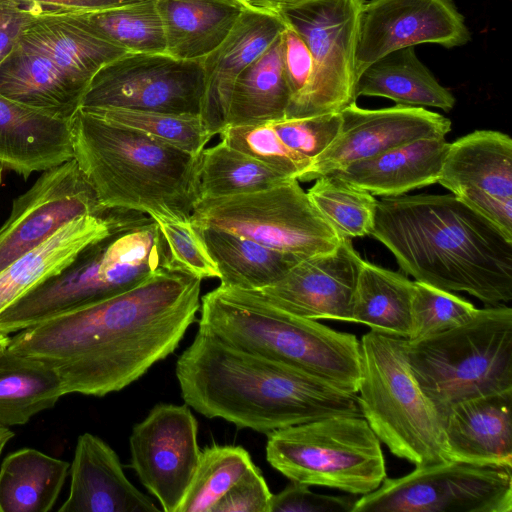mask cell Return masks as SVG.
Returning a JSON list of instances; mask_svg holds the SVG:
<instances>
[{
  "instance_id": "cell-44",
  "label": "cell",
  "mask_w": 512,
  "mask_h": 512,
  "mask_svg": "<svg viewBox=\"0 0 512 512\" xmlns=\"http://www.w3.org/2000/svg\"><path fill=\"white\" fill-rule=\"evenodd\" d=\"M306 484L291 481L282 491L272 494L269 512H352L357 497L322 495Z\"/></svg>"
},
{
  "instance_id": "cell-32",
  "label": "cell",
  "mask_w": 512,
  "mask_h": 512,
  "mask_svg": "<svg viewBox=\"0 0 512 512\" xmlns=\"http://www.w3.org/2000/svg\"><path fill=\"white\" fill-rule=\"evenodd\" d=\"M70 463L34 448L5 457L0 468V512H48L69 474Z\"/></svg>"
},
{
  "instance_id": "cell-12",
  "label": "cell",
  "mask_w": 512,
  "mask_h": 512,
  "mask_svg": "<svg viewBox=\"0 0 512 512\" xmlns=\"http://www.w3.org/2000/svg\"><path fill=\"white\" fill-rule=\"evenodd\" d=\"M512 467L455 460L385 478L352 512H511Z\"/></svg>"
},
{
  "instance_id": "cell-16",
  "label": "cell",
  "mask_w": 512,
  "mask_h": 512,
  "mask_svg": "<svg viewBox=\"0 0 512 512\" xmlns=\"http://www.w3.org/2000/svg\"><path fill=\"white\" fill-rule=\"evenodd\" d=\"M512 240V139L476 130L449 143L438 182Z\"/></svg>"
},
{
  "instance_id": "cell-45",
  "label": "cell",
  "mask_w": 512,
  "mask_h": 512,
  "mask_svg": "<svg viewBox=\"0 0 512 512\" xmlns=\"http://www.w3.org/2000/svg\"><path fill=\"white\" fill-rule=\"evenodd\" d=\"M271 496L261 470L254 464L222 496L211 512H269Z\"/></svg>"
},
{
  "instance_id": "cell-4",
  "label": "cell",
  "mask_w": 512,
  "mask_h": 512,
  "mask_svg": "<svg viewBox=\"0 0 512 512\" xmlns=\"http://www.w3.org/2000/svg\"><path fill=\"white\" fill-rule=\"evenodd\" d=\"M74 159L104 209L188 221L198 200L195 156L81 109L72 118Z\"/></svg>"
},
{
  "instance_id": "cell-35",
  "label": "cell",
  "mask_w": 512,
  "mask_h": 512,
  "mask_svg": "<svg viewBox=\"0 0 512 512\" xmlns=\"http://www.w3.org/2000/svg\"><path fill=\"white\" fill-rule=\"evenodd\" d=\"M291 179L220 141L199 155L198 200L254 193Z\"/></svg>"
},
{
  "instance_id": "cell-18",
  "label": "cell",
  "mask_w": 512,
  "mask_h": 512,
  "mask_svg": "<svg viewBox=\"0 0 512 512\" xmlns=\"http://www.w3.org/2000/svg\"><path fill=\"white\" fill-rule=\"evenodd\" d=\"M335 140L297 178L308 182L397 146L424 138H445L451 121L422 107L396 104L364 109L356 102L341 112Z\"/></svg>"
},
{
  "instance_id": "cell-23",
  "label": "cell",
  "mask_w": 512,
  "mask_h": 512,
  "mask_svg": "<svg viewBox=\"0 0 512 512\" xmlns=\"http://www.w3.org/2000/svg\"><path fill=\"white\" fill-rule=\"evenodd\" d=\"M74 159L72 119L53 116L0 93V167L27 180Z\"/></svg>"
},
{
  "instance_id": "cell-28",
  "label": "cell",
  "mask_w": 512,
  "mask_h": 512,
  "mask_svg": "<svg viewBox=\"0 0 512 512\" xmlns=\"http://www.w3.org/2000/svg\"><path fill=\"white\" fill-rule=\"evenodd\" d=\"M166 54L180 60L205 57L227 37L245 7L239 0H155Z\"/></svg>"
},
{
  "instance_id": "cell-47",
  "label": "cell",
  "mask_w": 512,
  "mask_h": 512,
  "mask_svg": "<svg viewBox=\"0 0 512 512\" xmlns=\"http://www.w3.org/2000/svg\"><path fill=\"white\" fill-rule=\"evenodd\" d=\"M41 11L8 0H0V63L11 53L23 32Z\"/></svg>"
},
{
  "instance_id": "cell-49",
  "label": "cell",
  "mask_w": 512,
  "mask_h": 512,
  "mask_svg": "<svg viewBox=\"0 0 512 512\" xmlns=\"http://www.w3.org/2000/svg\"><path fill=\"white\" fill-rule=\"evenodd\" d=\"M307 0H244L248 7L276 12L279 9Z\"/></svg>"
},
{
  "instance_id": "cell-9",
  "label": "cell",
  "mask_w": 512,
  "mask_h": 512,
  "mask_svg": "<svg viewBox=\"0 0 512 512\" xmlns=\"http://www.w3.org/2000/svg\"><path fill=\"white\" fill-rule=\"evenodd\" d=\"M266 459L291 481L365 495L387 477L381 441L362 416L334 415L267 433Z\"/></svg>"
},
{
  "instance_id": "cell-24",
  "label": "cell",
  "mask_w": 512,
  "mask_h": 512,
  "mask_svg": "<svg viewBox=\"0 0 512 512\" xmlns=\"http://www.w3.org/2000/svg\"><path fill=\"white\" fill-rule=\"evenodd\" d=\"M512 390L463 400L442 416L447 460L512 467Z\"/></svg>"
},
{
  "instance_id": "cell-42",
  "label": "cell",
  "mask_w": 512,
  "mask_h": 512,
  "mask_svg": "<svg viewBox=\"0 0 512 512\" xmlns=\"http://www.w3.org/2000/svg\"><path fill=\"white\" fill-rule=\"evenodd\" d=\"M167 246L170 268L201 280L220 276L216 263L191 221H157Z\"/></svg>"
},
{
  "instance_id": "cell-36",
  "label": "cell",
  "mask_w": 512,
  "mask_h": 512,
  "mask_svg": "<svg viewBox=\"0 0 512 512\" xmlns=\"http://www.w3.org/2000/svg\"><path fill=\"white\" fill-rule=\"evenodd\" d=\"M78 14L95 35L128 53L166 54L164 29L155 0Z\"/></svg>"
},
{
  "instance_id": "cell-13",
  "label": "cell",
  "mask_w": 512,
  "mask_h": 512,
  "mask_svg": "<svg viewBox=\"0 0 512 512\" xmlns=\"http://www.w3.org/2000/svg\"><path fill=\"white\" fill-rule=\"evenodd\" d=\"M202 61L203 58L180 60L160 53H126L94 75L80 109L123 108L200 115Z\"/></svg>"
},
{
  "instance_id": "cell-7",
  "label": "cell",
  "mask_w": 512,
  "mask_h": 512,
  "mask_svg": "<svg viewBox=\"0 0 512 512\" xmlns=\"http://www.w3.org/2000/svg\"><path fill=\"white\" fill-rule=\"evenodd\" d=\"M404 348L419 386L441 418L453 404L512 390V309H478L468 322Z\"/></svg>"
},
{
  "instance_id": "cell-34",
  "label": "cell",
  "mask_w": 512,
  "mask_h": 512,
  "mask_svg": "<svg viewBox=\"0 0 512 512\" xmlns=\"http://www.w3.org/2000/svg\"><path fill=\"white\" fill-rule=\"evenodd\" d=\"M413 281L404 275L362 261L352 302V322L407 339L411 327Z\"/></svg>"
},
{
  "instance_id": "cell-52",
  "label": "cell",
  "mask_w": 512,
  "mask_h": 512,
  "mask_svg": "<svg viewBox=\"0 0 512 512\" xmlns=\"http://www.w3.org/2000/svg\"><path fill=\"white\" fill-rule=\"evenodd\" d=\"M239 1H241V2L245 3V2H244V0H239Z\"/></svg>"
},
{
  "instance_id": "cell-40",
  "label": "cell",
  "mask_w": 512,
  "mask_h": 512,
  "mask_svg": "<svg viewBox=\"0 0 512 512\" xmlns=\"http://www.w3.org/2000/svg\"><path fill=\"white\" fill-rule=\"evenodd\" d=\"M477 310L462 297L415 280L407 340H419L458 327L472 319Z\"/></svg>"
},
{
  "instance_id": "cell-5",
  "label": "cell",
  "mask_w": 512,
  "mask_h": 512,
  "mask_svg": "<svg viewBox=\"0 0 512 512\" xmlns=\"http://www.w3.org/2000/svg\"><path fill=\"white\" fill-rule=\"evenodd\" d=\"M226 343L287 364L357 393L360 341L282 310L255 290L219 285L200 299L199 326Z\"/></svg>"
},
{
  "instance_id": "cell-11",
  "label": "cell",
  "mask_w": 512,
  "mask_h": 512,
  "mask_svg": "<svg viewBox=\"0 0 512 512\" xmlns=\"http://www.w3.org/2000/svg\"><path fill=\"white\" fill-rule=\"evenodd\" d=\"M366 0H307L276 13L307 45L310 83L284 119L340 113L356 102V49Z\"/></svg>"
},
{
  "instance_id": "cell-2",
  "label": "cell",
  "mask_w": 512,
  "mask_h": 512,
  "mask_svg": "<svg viewBox=\"0 0 512 512\" xmlns=\"http://www.w3.org/2000/svg\"><path fill=\"white\" fill-rule=\"evenodd\" d=\"M370 236L416 281L488 306L512 300V240L452 194L376 199Z\"/></svg>"
},
{
  "instance_id": "cell-21",
  "label": "cell",
  "mask_w": 512,
  "mask_h": 512,
  "mask_svg": "<svg viewBox=\"0 0 512 512\" xmlns=\"http://www.w3.org/2000/svg\"><path fill=\"white\" fill-rule=\"evenodd\" d=\"M276 13L245 7L227 37L203 57L201 118L215 136L226 127L231 93L240 73L286 29Z\"/></svg>"
},
{
  "instance_id": "cell-43",
  "label": "cell",
  "mask_w": 512,
  "mask_h": 512,
  "mask_svg": "<svg viewBox=\"0 0 512 512\" xmlns=\"http://www.w3.org/2000/svg\"><path fill=\"white\" fill-rule=\"evenodd\" d=\"M281 140L294 152L311 162L337 137L341 127L340 113L271 122Z\"/></svg>"
},
{
  "instance_id": "cell-41",
  "label": "cell",
  "mask_w": 512,
  "mask_h": 512,
  "mask_svg": "<svg viewBox=\"0 0 512 512\" xmlns=\"http://www.w3.org/2000/svg\"><path fill=\"white\" fill-rule=\"evenodd\" d=\"M219 135L228 146L292 178L297 179L311 163L281 140L271 122L226 126Z\"/></svg>"
},
{
  "instance_id": "cell-3",
  "label": "cell",
  "mask_w": 512,
  "mask_h": 512,
  "mask_svg": "<svg viewBox=\"0 0 512 512\" xmlns=\"http://www.w3.org/2000/svg\"><path fill=\"white\" fill-rule=\"evenodd\" d=\"M176 377L189 407L261 433L334 415L362 416L357 393L232 346L201 327L179 356Z\"/></svg>"
},
{
  "instance_id": "cell-50",
  "label": "cell",
  "mask_w": 512,
  "mask_h": 512,
  "mask_svg": "<svg viewBox=\"0 0 512 512\" xmlns=\"http://www.w3.org/2000/svg\"><path fill=\"white\" fill-rule=\"evenodd\" d=\"M14 437V432L7 426L0 424V455L6 444Z\"/></svg>"
},
{
  "instance_id": "cell-29",
  "label": "cell",
  "mask_w": 512,
  "mask_h": 512,
  "mask_svg": "<svg viewBox=\"0 0 512 512\" xmlns=\"http://www.w3.org/2000/svg\"><path fill=\"white\" fill-rule=\"evenodd\" d=\"M355 94L384 97L396 104L435 107L446 112L455 97L418 58L415 47L392 51L368 65L357 77Z\"/></svg>"
},
{
  "instance_id": "cell-27",
  "label": "cell",
  "mask_w": 512,
  "mask_h": 512,
  "mask_svg": "<svg viewBox=\"0 0 512 512\" xmlns=\"http://www.w3.org/2000/svg\"><path fill=\"white\" fill-rule=\"evenodd\" d=\"M21 38L44 52L84 92L103 66L128 53L95 35L78 13H45Z\"/></svg>"
},
{
  "instance_id": "cell-37",
  "label": "cell",
  "mask_w": 512,
  "mask_h": 512,
  "mask_svg": "<svg viewBox=\"0 0 512 512\" xmlns=\"http://www.w3.org/2000/svg\"><path fill=\"white\" fill-rule=\"evenodd\" d=\"M254 465L236 445H211L200 458L178 512H211L222 496Z\"/></svg>"
},
{
  "instance_id": "cell-51",
  "label": "cell",
  "mask_w": 512,
  "mask_h": 512,
  "mask_svg": "<svg viewBox=\"0 0 512 512\" xmlns=\"http://www.w3.org/2000/svg\"><path fill=\"white\" fill-rule=\"evenodd\" d=\"M10 336L0 332V351L7 347Z\"/></svg>"
},
{
  "instance_id": "cell-14",
  "label": "cell",
  "mask_w": 512,
  "mask_h": 512,
  "mask_svg": "<svg viewBox=\"0 0 512 512\" xmlns=\"http://www.w3.org/2000/svg\"><path fill=\"white\" fill-rule=\"evenodd\" d=\"M198 423L187 404L155 405L129 438L131 467L164 512H178L201 449Z\"/></svg>"
},
{
  "instance_id": "cell-22",
  "label": "cell",
  "mask_w": 512,
  "mask_h": 512,
  "mask_svg": "<svg viewBox=\"0 0 512 512\" xmlns=\"http://www.w3.org/2000/svg\"><path fill=\"white\" fill-rule=\"evenodd\" d=\"M69 473V493L59 512L160 510L128 480L117 453L92 433L78 437Z\"/></svg>"
},
{
  "instance_id": "cell-46",
  "label": "cell",
  "mask_w": 512,
  "mask_h": 512,
  "mask_svg": "<svg viewBox=\"0 0 512 512\" xmlns=\"http://www.w3.org/2000/svg\"><path fill=\"white\" fill-rule=\"evenodd\" d=\"M282 43L284 69L291 92L288 111L300 100L310 83L313 59L302 38L288 26L282 32Z\"/></svg>"
},
{
  "instance_id": "cell-48",
  "label": "cell",
  "mask_w": 512,
  "mask_h": 512,
  "mask_svg": "<svg viewBox=\"0 0 512 512\" xmlns=\"http://www.w3.org/2000/svg\"><path fill=\"white\" fill-rule=\"evenodd\" d=\"M42 13H82L131 4L139 0H8Z\"/></svg>"
},
{
  "instance_id": "cell-19",
  "label": "cell",
  "mask_w": 512,
  "mask_h": 512,
  "mask_svg": "<svg viewBox=\"0 0 512 512\" xmlns=\"http://www.w3.org/2000/svg\"><path fill=\"white\" fill-rule=\"evenodd\" d=\"M363 259L351 239L301 259L279 281L255 290L270 304L307 319L352 322L351 302Z\"/></svg>"
},
{
  "instance_id": "cell-38",
  "label": "cell",
  "mask_w": 512,
  "mask_h": 512,
  "mask_svg": "<svg viewBox=\"0 0 512 512\" xmlns=\"http://www.w3.org/2000/svg\"><path fill=\"white\" fill-rule=\"evenodd\" d=\"M307 195L341 237L352 239L370 235L376 198L367 190L324 175L315 179Z\"/></svg>"
},
{
  "instance_id": "cell-31",
  "label": "cell",
  "mask_w": 512,
  "mask_h": 512,
  "mask_svg": "<svg viewBox=\"0 0 512 512\" xmlns=\"http://www.w3.org/2000/svg\"><path fill=\"white\" fill-rule=\"evenodd\" d=\"M195 228L217 265L221 286L259 290L282 279L303 259L224 230Z\"/></svg>"
},
{
  "instance_id": "cell-39",
  "label": "cell",
  "mask_w": 512,
  "mask_h": 512,
  "mask_svg": "<svg viewBox=\"0 0 512 512\" xmlns=\"http://www.w3.org/2000/svg\"><path fill=\"white\" fill-rule=\"evenodd\" d=\"M83 111L111 123L142 132L195 156L200 155L206 144L214 137L200 115L123 108H99Z\"/></svg>"
},
{
  "instance_id": "cell-15",
  "label": "cell",
  "mask_w": 512,
  "mask_h": 512,
  "mask_svg": "<svg viewBox=\"0 0 512 512\" xmlns=\"http://www.w3.org/2000/svg\"><path fill=\"white\" fill-rule=\"evenodd\" d=\"M102 208L75 159L42 172L0 227V272L72 219Z\"/></svg>"
},
{
  "instance_id": "cell-10",
  "label": "cell",
  "mask_w": 512,
  "mask_h": 512,
  "mask_svg": "<svg viewBox=\"0 0 512 512\" xmlns=\"http://www.w3.org/2000/svg\"><path fill=\"white\" fill-rule=\"evenodd\" d=\"M190 221L301 258L329 252L341 236L315 208L297 179L237 196L198 200Z\"/></svg>"
},
{
  "instance_id": "cell-17",
  "label": "cell",
  "mask_w": 512,
  "mask_h": 512,
  "mask_svg": "<svg viewBox=\"0 0 512 512\" xmlns=\"http://www.w3.org/2000/svg\"><path fill=\"white\" fill-rule=\"evenodd\" d=\"M471 34L452 0H369L359 20L356 74L384 55L422 43L444 48L468 43Z\"/></svg>"
},
{
  "instance_id": "cell-6",
  "label": "cell",
  "mask_w": 512,
  "mask_h": 512,
  "mask_svg": "<svg viewBox=\"0 0 512 512\" xmlns=\"http://www.w3.org/2000/svg\"><path fill=\"white\" fill-rule=\"evenodd\" d=\"M162 267L170 268L168 251L153 219L116 231L84 248L58 274L0 313V332L16 333L118 295Z\"/></svg>"
},
{
  "instance_id": "cell-30",
  "label": "cell",
  "mask_w": 512,
  "mask_h": 512,
  "mask_svg": "<svg viewBox=\"0 0 512 512\" xmlns=\"http://www.w3.org/2000/svg\"><path fill=\"white\" fill-rule=\"evenodd\" d=\"M290 100L280 33L236 79L226 126L262 124L284 119Z\"/></svg>"
},
{
  "instance_id": "cell-20",
  "label": "cell",
  "mask_w": 512,
  "mask_h": 512,
  "mask_svg": "<svg viewBox=\"0 0 512 512\" xmlns=\"http://www.w3.org/2000/svg\"><path fill=\"white\" fill-rule=\"evenodd\" d=\"M151 220L145 214L108 209L78 216L0 272V313L30 290L58 274L84 248L110 234Z\"/></svg>"
},
{
  "instance_id": "cell-26",
  "label": "cell",
  "mask_w": 512,
  "mask_h": 512,
  "mask_svg": "<svg viewBox=\"0 0 512 512\" xmlns=\"http://www.w3.org/2000/svg\"><path fill=\"white\" fill-rule=\"evenodd\" d=\"M0 93L64 119L74 117L85 94L44 52L21 37L0 63Z\"/></svg>"
},
{
  "instance_id": "cell-8",
  "label": "cell",
  "mask_w": 512,
  "mask_h": 512,
  "mask_svg": "<svg viewBox=\"0 0 512 512\" xmlns=\"http://www.w3.org/2000/svg\"><path fill=\"white\" fill-rule=\"evenodd\" d=\"M405 338L371 330L360 340L362 416L389 451L416 467L447 460L442 418L415 379Z\"/></svg>"
},
{
  "instance_id": "cell-33",
  "label": "cell",
  "mask_w": 512,
  "mask_h": 512,
  "mask_svg": "<svg viewBox=\"0 0 512 512\" xmlns=\"http://www.w3.org/2000/svg\"><path fill=\"white\" fill-rule=\"evenodd\" d=\"M66 395L61 378L45 362L0 351V424L24 425Z\"/></svg>"
},
{
  "instance_id": "cell-1",
  "label": "cell",
  "mask_w": 512,
  "mask_h": 512,
  "mask_svg": "<svg viewBox=\"0 0 512 512\" xmlns=\"http://www.w3.org/2000/svg\"><path fill=\"white\" fill-rule=\"evenodd\" d=\"M201 281L162 267L125 292L16 332L7 348L48 364L66 394L118 392L177 349L200 310Z\"/></svg>"
},
{
  "instance_id": "cell-25",
  "label": "cell",
  "mask_w": 512,
  "mask_h": 512,
  "mask_svg": "<svg viewBox=\"0 0 512 512\" xmlns=\"http://www.w3.org/2000/svg\"><path fill=\"white\" fill-rule=\"evenodd\" d=\"M448 147L445 138L419 139L326 175L338 177L372 195L399 196L437 183Z\"/></svg>"
}]
</instances>
